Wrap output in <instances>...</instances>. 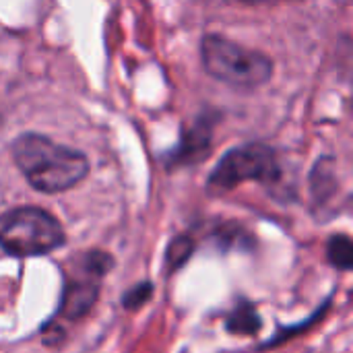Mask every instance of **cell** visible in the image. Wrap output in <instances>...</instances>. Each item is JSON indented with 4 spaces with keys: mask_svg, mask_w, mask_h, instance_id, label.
<instances>
[{
    "mask_svg": "<svg viewBox=\"0 0 353 353\" xmlns=\"http://www.w3.org/2000/svg\"><path fill=\"white\" fill-rule=\"evenodd\" d=\"M279 178V163L275 151L261 143H250L228 151L213 174L209 176V188L232 190L242 182H275Z\"/></svg>",
    "mask_w": 353,
    "mask_h": 353,
    "instance_id": "obj_4",
    "label": "cell"
},
{
    "mask_svg": "<svg viewBox=\"0 0 353 353\" xmlns=\"http://www.w3.org/2000/svg\"><path fill=\"white\" fill-rule=\"evenodd\" d=\"M83 271H85V279H72L66 283L64 288V294H62V300H60V314L68 321H77L81 316H85L97 296H99V283L97 279H101L99 275H95L93 271H89L85 265H83Z\"/></svg>",
    "mask_w": 353,
    "mask_h": 353,
    "instance_id": "obj_5",
    "label": "cell"
},
{
    "mask_svg": "<svg viewBox=\"0 0 353 353\" xmlns=\"http://www.w3.org/2000/svg\"><path fill=\"white\" fill-rule=\"evenodd\" d=\"M327 254L333 267L353 271V238L350 236H333L327 246Z\"/></svg>",
    "mask_w": 353,
    "mask_h": 353,
    "instance_id": "obj_8",
    "label": "cell"
},
{
    "mask_svg": "<svg viewBox=\"0 0 353 353\" xmlns=\"http://www.w3.org/2000/svg\"><path fill=\"white\" fill-rule=\"evenodd\" d=\"M151 296H153V285L145 281V283H139L132 290H128L122 298V304L126 310H137V308L145 306Z\"/></svg>",
    "mask_w": 353,
    "mask_h": 353,
    "instance_id": "obj_9",
    "label": "cell"
},
{
    "mask_svg": "<svg viewBox=\"0 0 353 353\" xmlns=\"http://www.w3.org/2000/svg\"><path fill=\"white\" fill-rule=\"evenodd\" d=\"M0 240L6 254L41 256L64 244V232L54 215L37 207L10 209L2 217Z\"/></svg>",
    "mask_w": 353,
    "mask_h": 353,
    "instance_id": "obj_3",
    "label": "cell"
},
{
    "mask_svg": "<svg viewBox=\"0 0 353 353\" xmlns=\"http://www.w3.org/2000/svg\"><path fill=\"white\" fill-rule=\"evenodd\" d=\"M242 2H250V4H261V2H271V0H242Z\"/></svg>",
    "mask_w": 353,
    "mask_h": 353,
    "instance_id": "obj_10",
    "label": "cell"
},
{
    "mask_svg": "<svg viewBox=\"0 0 353 353\" xmlns=\"http://www.w3.org/2000/svg\"><path fill=\"white\" fill-rule=\"evenodd\" d=\"M225 329L232 335H256L261 329V316L254 310V306L244 302L228 316Z\"/></svg>",
    "mask_w": 353,
    "mask_h": 353,
    "instance_id": "obj_6",
    "label": "cell"
},
{
    "mask_svg": "<svg viewBox=\"0 0 353 353\" xmlns=\"http://www.w3.org/2000/svg\"><path fill=\"white\" fill-rule=\"evenodd\" d=\"M194 252V240L188 236H176L165 250V269L170 273H176L180 267H184L188 263V259Z\"/></svg>",
    "mask_w": 353,
    "mask_h": 353,
    "instance_id": "obj_7",
    "label": "cell"
},
{
    "mask_svg": "<svg viewBox=\"0 0 353 353\" xmlns=\"http://www.w3.org/2000/svg\"><path fill=\"white\" fill-rule=\"evenodd\" d=\"M12 159L25 180L48 194L77 186L89 172V161L81 151L33 132L21 134L12 143Z\"/></svg>",
    "mask_w": 353,
    "mask_h": 353,
    "instance_id": "obj_1",
    "label": "cell"
},
{
    "mask_svg": "<svg viewBox=\"0 0 353 353\" xmlns=\"http://www.w3.org/2000/svg\"><path fill=\"white\" fill-rule=\"evenodd\" d=\"M205 70L228 85L252 89L265 85L273 74V60L256 50H248L221 35H207L201 43Z\"/></svg>",
    "mask_w": 353,
    "mask_h": 353,
    "instance_id": "obj_2",
    "label": "cell"
}]
</instances>
